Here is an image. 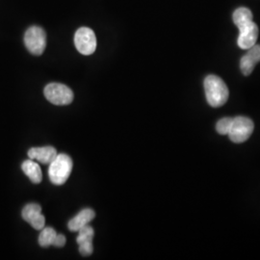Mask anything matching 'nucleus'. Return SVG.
Segmentation results:
<instances>
[{
	"label": "nucleus",
	"instance_id": "nucleus-1",
	"mask_svg": "<svg viewBox=\"0 0 260 260\" xmlns=\"http://www.w3.org/2000/svg\"><path fill=\"white\" fill-rule=\"evenodd\" d=\"M205 90L207 103L212 107H221L229 100V89L223 79L217 75H208L205 77Z\"/></svg>",
	"mask_w": 260,
	"mask_h": 260
},
{
	"label": "nucleus",
	"instance_id": "nucleus-2",
	"mask_svg": "<svg viewBox=\"0 0 260 260\" xmlns=\"http://www.w3.org/2000/svg\"><path fill=\"white\" fill-rule=\"evenodd\" d=\"M74 163L69 155L61 153L57 154L55 159L49 164L48 177L55 185H63L72 174Z\"/></svg>",
	"mask_w": 260,
	"mask_h": 260
},
{
	"label": "nucleus",
	"instance_id": "nucleus-3",
	"mask_svg": "<svg viewBox=\"0 0 260 260\" xmlns=\"http://www.w3.org/2000/svg\"><path fill=\"white\" fill-rule=\"evenodd\" d=\"M254 129L253 121L248 117H235L233 118L232 125L228 135L233 143H244L251 137Z\"/></svg>",
	"mask_w": 260,
	"mask_h": 260
},
{
	"label": "nucleus",
	"instance_id": "nucleus-4",
	"mask_svg": "<svg viewBox=\"0 0 260 260\" xmlns=\"http://www.w3.org/2000/svg\"><path fill=\"white\" fill-rule=\"evenodd\" d=\"M24 44L28 51L33 55H42L47 47V34L40 26L28 28L24 34Z\"/></svg>",
	"mask_w": 260,
	"mask_h": 260
},
{
	"label": "nucleus",
	"instance_id": "nucleus-5",
	"mask_svg": "<svg viewBox=\"0 0 260 260\" xmlns=\"http://www.w3.org/2000/svg\"><path fill=\"white\" fill-rule=\"evenodd\" d=\"M45 96L54 105H69L74 101V92L64 84L50 83L45 88Z\"/></svg>",
	"mask_w": 260,
	"mask_h": 260
},
{
	"label": "nucleus",
	"instance_id": "nucleus-6",
	"mask_svg": "<svg viewBox=\"0 0 260 260\" xmlns=\"http://www.w3.org/2000/svg\"><path fill=\"white\" fill-rule=\"evenodd\" d=\"M75 45L81 54H93L96 48V38L93 30L88 27L79 28L75 33Z\"/></svg>",
	"mask_w": 260,
	"mask_h": 260
},
{
	"label": "nucleus",
	"instance_id": "nucleus-7",
	"mask_svg": "<svg viewBox=\"0 0 260 260\" xmlns=\"http://www.w3.org/2000/svg\"><path fill=\"white\" fill-rule=\"evenodd\" d=\"M21 216L24 221L30 223L35 230L42 231L45 228L46 219L42 214V207L37 204H28L22 209Z\"/></svg>",
	"mask_w": 260,
	"mask_h": 260
},
{
	"label": "nucleus",
	"instance_id": "nucleus-8",
	"mask_svg": "<svg viewBox=\"0 0 260 260\" xmlns=\"http://www.w3.org/2000/svg\"><path fill=\"white\" fill-rule=\"evenodd\" d=\"M238 29L240 31V34H239L237 43L240 48L249 49L256 44L259 30H258V26L253 21Z\"/></svg>",
	"mask_w": 260,
	"mask_h": 260
},
{
	"label": "nucleus",
	"instance_id": "nucleus-9",
	"mask_svg": "<svg viewBox=\"0 0 260 260\" xmlns=\"http://www.w3.org/2000/svg\"><path fill=\"white\" fill-rule=\"evenodd\" d=\"M260 62V45H254L243 56L240 61L242 74L246 76L251 75L255 65Z\"/></svg>",
	"mask_w": 260,
	"mask_h": 260
},
{
	"label": "nucleus",
	"instance_id": "nucleus-10",
	"mask_svg": "<svg viewBox=\"0 0 260 260\" xmlns=\"http://www.w3.org/2000/svg\"><path fill=\"white\" fill-rule=\"evenodd\" d=\"M57 154L58 153L53 147L32 148L28 151V156L30 159H36L45 165L50 164L55 159Z\"/></svg>",
	"mask_w": 260,
	"mask_h": 260
},
{
	"label": "nucleus",
	"instance_id": "nucleus-11",
	"mask_svg": "<svg viewBox=\"0 0 260 260\" xmlns=\"http://www.w3.org/2000/svg\"><path fill=\"white\" fill-rule=\"evenodd\" d=\"M94 216L95 213L93 209L85 208L69 222L68 228L71 232H78L81 228H83L86 224H89L94 218Z\"/></svg>",
	"mask_w": 260,
	"mask_h": 260
},
{
	"label": "nucleus",
	"instance_id": "nucleus-12",
	"mask_svg": "<svg viewBox=\"0 0 260 260\" xmlns=\"http://www.w3.org/2000/svg\"><path fill=\"white\" fill-rule=\"evenodd\" d=\"M21 169H22L23 173L29 177V179L33 183L37 184V183H40L42 181L43 174H42L41 167L39 166V164L34 162L32 159L25 160L21 165Z\"/></svg>",
	"mask_w": 260,
	"mask_h": 260
},
{
	"label": "nucleus",
	"instance_id": "nucleus-13",
	"mask_svg": "<svg viewBox=\"0 0 260 260\" xmlns=\"http://www.w3.org/2000/svg\"><path fill=\"white\" fill-rule=\"evenodd\" d=\"M233 22L234 24L238 28L242 27L246 24L251 23V21H253V16L252 13L250 9L246 8V7H241L235 10V12L233 13Z\"/></svg>",
	"mask_w": 260,
	"mask_h": 260
},
{
	"label": "nucleus",
	"instance_id": "nucleus-14",
	"mask_svg": "<svg viewBox=\"0 0 260 260\" xmlns=\"http://www.w3.org/2000/svg\"><path fill=\"white\" fill-rule=\"evenodd\" d=\"M56 235H57V233H56L54 229H52L50 226L44 228L42 230V233H40V236H39L40 246L43 247V248H47L49 246H52Z\"/></svg>",
	"mask_w": 260,
	"mask_h": 260
},
{
	"label": "nucleus",
	"instance_id": "nucleus-15",
	"mask_svg": "<svg viewBox=\"0 0 260 260\" xmlns=\"http://www.w3.org/2000/svg\"><path fill=\"white\" fill-rule=\"evenodd\" d=\"M78 235L76 238L77 244H82L84 242H93V229L89 225L86 224L83 228H81L78 232Z\"/></svg>",
	"mask_w": 260,
	"mask_h": 260
},
{
	"label": "nucleus",
	"instance_id": "nucleus-16",
	"mask_svg": "<svg viewBox=\"0 0 260 260\" xmlns=\"http://www.w3.org/2000/svg\"><path fill=\"white\" fill-rule=\"evenodd\" d=\"M232 121L233 118H223L218 121L216 124V129L218 133L221 135H228L232 125Z\"/></svg>",
	"mask_w": 260,
	"mask_h": 260
},
{
	"label": "nucleus",
	"instance_id": "nucleus-17",
	"mask_svg": "<svg viewBox=\"0 0 260 260\" xmlns=\"http://www.w3.org/2000/svg\"><path fill=\"white\" fill-rule=\"evenodd\" d=\"M93 242H84L79 244V252L84 256H89L93 253Z\"/></svg>",
	"mask_w": 260,
	"mask_h": 260
},
{
	"label": "nucleus",
	"instance_id": "nucleus-18",
	"mask_svg": "<svg viewBox=\"0 0 260 260\" xmlns=\"http://www.w3.org/2000/svg\"><path fill=\"white\" fill-rule=\"evenodd\" d=\"M66 241H67L66 237L63 234H58L57 233L52 246H55V247H58V248H63L66 245Z\"/></svg>",
	"mask_w": 260,
	"mask_h": 260
}]
</instances>
